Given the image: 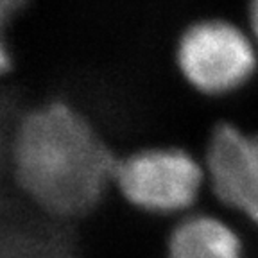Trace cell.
<instances>
[{"instance_id":"5","label":"cell","mask_w":258,"mask_h":258,"mask_svg":"<svg viewBox=\"0 0 258 258\" xmlns=\"http://www.w3.org/2000/svg\"><path fill=\"white\" fill-rule=\"evenodd\" d=\"M167 258H242V244L222 221L194 215L183 219L170 233Z\"/></svg>"},{"instance_id":"2","label":"cell","mask_w":258,"mask_h":258,"mask_svg":"<svg viewBox=\"0 0 258 258\" xmlns=\"http://www.w3.org/2000/svg\"><path fill=\"white\" fill-rule=\"evenodd\" d=\"M176 57L185 79L210 95L240 88L256 69L246 34L224 20H203L186 27L177 41Z\"/></svg>"},{"instance_id":"1","label":"cell","mask_w":258,"mask_h":258,"mask_svg":"<svg viewBox=\"0 0 258 258\" xmlns=\"http://www.w3.org/2000/svg\"><path fill=\"white\" fill-rule=\"evenodd\" d=\"M117 160L79 111L59 101L25 113L13 138L20 188L59 217L88 214L113 181Z\"/></svg>"},{"instance_id":"4","label":"cell","mask_w":258,"mask_h":258,"mask_svg":"<svg viewBox=\"0 0 258 258\" xmlns=\"http://www.w3.org/2000/svg\"><path fill=\"white\" fill-rule=\"evenodd\" d=\"M206 165L215 196L258 224V135L228 122L215 125Z\"/></svg>"},{"instance_id":"3","label":"cell","mask_w":258,"mask_h":258,"mask_svg":"<svg viewBox=\"0 0 258 258\" xmlns=\"http://www.w3.org/2000/svg\"><path fill=\"white\" fill-rule=\"evenodd\" d=\"M203 172L188 153L176 147L142 149L117 160L113 181L137 208L172 214L196 201Z\"/></svg>"},{"instance_id":"6","label":"cell","mask_w":258,"mask_h":258,"mask_svg":"<svg viewBox=\"0 0 258 258\" xmlns=\"http://www.w3.org/2000/svg\"><path fill=\"white\" fill-rule=\"evenodd\" d=\"M249 20H251V27H253L254 34L258 38V2H253L249 8Z\"/></svg>"}]
</instances>
